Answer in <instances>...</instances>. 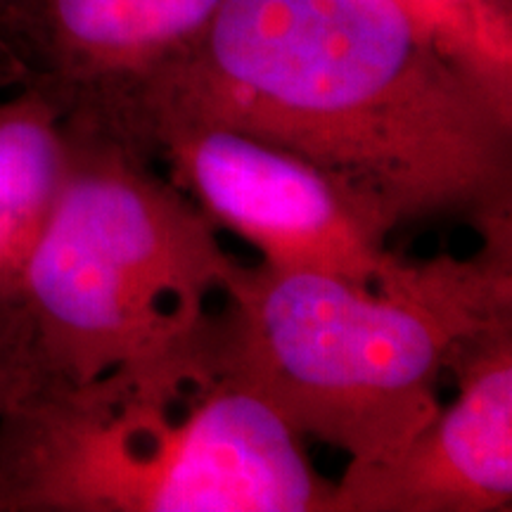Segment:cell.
<instances>
[{
  "mask_svg": "<svg viewBox=\"0 0 512 512\" xmlns=\"http://www.w3.org/2000/svg\"><path fill=\"white\" fill-rule=\"evenodd\" d=\"M214 121L342 183L389 228L512 219V102L399 0H221L207 29L114 100Z\"/></svg>",
  "mask_w": 512,
  "mask_h": 512,
  "instance_id": "1",
  "label": "cell"
},
{
  "mask_svg": "<svg viewBox=\"0 0 512 512\" xmlns=\"http://www.w3.org/2000/svg\"><path fill=\"white\" fill-rule=\"evenodd\" d=\"M29 81L22 57H19L15 36H12L8 17L0 8V93L24 86Z\"/></svg>",
  "mask_w": 512,
  "mask_h": 512,
  "instance_id": "11",
  "label": "cell"
},
{
  "mask_svg": "<svg viewBox=\"0 0 512 512\" xmlns=\"http://www.w3.org/2000/svg\"><path fill=\"white\" fill-rule=\"evenodd\" d=\"M147 159H162L169 181L216 228L240 235L261 261L382 290L413 271L387 249L392 228L318 166L283 147L214 121L155 110L124 112L105 128Z\"/></svg>",
  "mask_w": 512,
  "mask_h": 512,
  "instance_id": "5",
  "label": "cell"
},
{
  "mask_svg": "<svg viewBox=\"0 0 512 512\" xmlns=\"http://www.w3.org/2000/svg\"><path fill=\"white\" fill-rule=\"evenodd\" d=\"M69 166L64 110L41 83L0 98V302L19 299L24 271Z\"/></svg>",
  "mask_w": 512,
  "mask_h": 512,
  "instance_id": "8",
  "label": "cell"
},
{
  "mask_svg": "<svg viewBox=\"0 0 512 512\" xmlns=\"http://www.w3.org/2000/svg\"><path fill=\"white\" fill-rule=\"evenodd\" d=\"M456 396L392 458L347 465L330 512L512 510V320L451 358Z\"/></svg>",
  "mask_w": 512,
  "mask_h": 512,
  "instance_id": "6",
  "label": "cell"
},
{
  "mask_svg": "<svg viewBox=\"0 0 512 512\" xmlns=\"http://www.w3.org/2000/svg\"><path fill=\"white\" fill-rule=\"evenodd\" d=\"M17 3H19V0H0V8H3L5 17H8L12 36H15V10H17ZM15 43H17V38H15Z\"/></svg>",
  "mask_w": 512,
  "mask_h": 512,
  "instance_id": "12",
  "label": "cell"
},
{
  "mask_svg": "<svg viewBox=\"0 0 512 512\" xmlns=\"http://www.w3.org/2000/svg\"><path fill=\"white\" fill-rule=\"evenodd\" d=\"M207 325L0 415V512H330L304 439L216 368Z\"/></svg>",
  "mask_w": 512,
  "mask_h": 512,
  "instance_id": "3",
  "label": "cell"
},
{
  "mask_svg": "<svg viewBox=\"0 0 512 512\" xmlns=\"http://www.w3.org/2000/svg\"><path fill=\"white\" fill-rule=\"evenodd\" d=\"M29 313L22 299L0 302V415L46 380Z\"/></svg>",
  "mask_w": 512,
  "mask_h": 512,
  "instance_id": "10",
  "label": "cell"
},
{
  "mask_svg": "<svg viewBox=\"0 0 512 512\" xmlns=\"http://www.w3.org/2000/svg\"><path fill=\"white\" fill-rule=\"evenodd\" d=\"M441 50L512 102V12L494 0H399Z\"/></svg>",
  "mask_w": 512,
  "mask_h": 512,
  "instance_id": "9",
  "label": "cell"
},
{
  "mask_svg": "<svg viewBox=\"0 0 512 512\" xmlns=\"http://www.w3.org/2000/svg\"><path fill=\"white\" fill-rule=\"evenodd\" d=\"M64 121L67 178L19 299L48 380L83 384L195 337L242 264L152 159Z\"/></svg>",
  "mask_w": 512,
  "mask_h": 512,
  "instance_id": "4",
  "label": "cell"
},
{
  "mask_svg": "<svg viewBox=\"0 0 512 512\" xmlns=\"http://www.w3.org/2000/svg\"><path fill=\"white\" fill-rule=\"evenodd\" d=\"M494 3L498 5V8H503V10L512 12V0H494Z\"/></svg>",
  "mask_w": 512,
  "mask_h": 512,
  "instance_id": "13",
  "label": "cell"
},
{
  "mask_svg": "<svg viewBox=\"0 0 512 512\" xmlns=\"http://www.w3.org/2000/svg\"><path fill=\"white\" fill-rule=\"evenodd\" d=\"M479 233L470 259L413 264L382 290L242 264L209 316V354L304 441L337 448L349 465L392 458L437 415L460 344L512 320V221Z\"/></svg>",
  "mask_w": 512,
  "mask_h": 512,
  "instance_id": "2",
  "label": "cell"
},
{
  "mask_svg": "<svg viewBox=\"0 0 512 512\" xmlns=\"http://www.w3.org/2000/svg\"><path fill=\"white\" fill-rule=\"evenodd\" d=\"M221 0H19L15 38L29 83L67 117H93L190 46Z\"/></svg>",
  "mask_w": 512,
  "mask_h": 512,
  "instance_id": "7",
  "label": "cell"
}]
</instances>
